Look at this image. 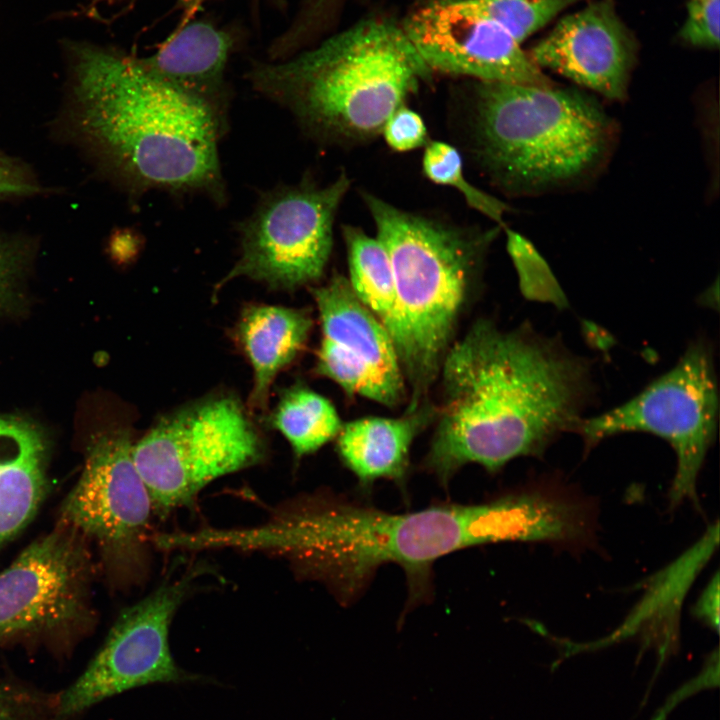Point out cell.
<instances>
[{
	"instance_id": "6da1fadb",
	"label": "cell",
	"mask_w": 720,
	"mask_h": 720,
	"mask_svg": "<svg viewBox=\"0 0 720 720\" xmlns=\"http://www.w3.org/2000/svg\"><path fill=\"white\" fill-rule=\"evenodd\" d=\"M442 400L425 468L446 486L463 466L497 472L576 432L595 397L590 360L529 323L477 321L440 367Z\"/></svg>"
},
{
	"instance_id": "7a4b0ae2",
	"label": "cell",
	"mask_w": 720,
	"mask_h": 720,
	"mask_svg": "<svg viewBox=\"0 0 720 720\" xmlns=\"http://www.w3.org/2000/svg\"><path fill=\"white\" fill-rule=\"evenodd\" d=\"M558 527L555 502L534 489L405 513L329 501L253 527L249 542L256 551L302 560L344 601L357 596L380 566L396 564L407 576L410 598L418 599L438 559L490 543L550 541Z\"/></svg>"
},
{
	"instance_id": "3957f363",
	"label": "cell",
	"mask_w": 720,
	"mask_h": 720,
	"mask_svg": "<svg viewBox=\"0 0 720 720\" xmlns=\"http://www.w3.org/2000/svg\"><path fill=\"white\" fill-rule=\"evenodd\" d=\"M81 131L136 194L160 190L226 200L219 142L227 121L148 72L139 57L69 47Z\"/></svg>"
},
{
	"instance_id": "277c9868",
	"label": "cell",
	"mask_w": 720,
	"mask_h": 720,
	"mask_svg": "<svg viewBox=\"0 0 720 720\" xmlns=\"http://www.w3.org/2000/svg\"><path fill=\"white\" fill-rule=\"evenodd\" d=\"M431 71L401 27L366 20L297 56L253 64L248 80L311 136L355 143L381 134Z\"/></svg>"
},
{
	"instance_id": "5b68a950",
	"label": "cell",
	"mask_w": 720,
	"mask_h": 720,
	"mask_svg": "<svg viewBox=\"0 0 720 720\" xmlns=\"http://www.w3.org/2000/svg\"><path fill=\"white\" fill-rule=\"evenodd\" d=\"M470 126L480 166L511 195L584 183L607 163L618 132L597 100L582 91L482 81Z\"/></svg>"
},
{
	"instance_id": "8992f818",
	"label": "cell",
	"mask_w": 720,
	"mask_h": 720,
	"mask_svg": "<svg viewBox=\"0 0 720 720\" xmlns=\"http://www.w3.org/2000/svg\"><path fill=\"white\" fill-rule=\"evenodd\" d=\"M377 239L393 273L396 312L391 334L411 390L408 408L426 400L459 317L501 228L465 229L408 212L364 193Z\"/></svg>"
},
{
	"instance_id": "52a82bcc",
	"label": "cell",
	"mask_w": 720,
	"mask_h": 720,
	"mask_svg": "<svg viewBox=\"0 0 720 720\" xmlns=\"http://www.w3.org/2000/svg\"><path fill=\"white\" fill-rule=\"evenodd\" d=\"M712 344L691 342L677 363L638 394L597 416L578 433L590 449L621 433L644 432L667 441L676 455L670 504L696 500L697 479L717 429L719 397Z\"/></svg>"
},
{
	"instance_id": "ba28073f",
	"label": "cell",
	"mask_w": 720,
	"mask_h": 720,
	"mask_svg": "<svg viewBox=\"0 0 720 720\" xmlns=\"http://www.w3.org/2000/svg\"><path fill=\"white\" fill-rule=\"evenodd\" d=\"M132 455L154 512L168 514L212 481L255 464L262 444L239 402L221 396L162 418Z\"/></svg>"
},
{
	"instance_id": "9c48e42d",
	"label": "cell",
	"mask_w": 720,
	"mask_h": 720,
	"mask_svg": "<svg viewBox=\"0 0 720 720\" xmlns=\"http://www.w3.org/2000/svg\"><path fill=\"white\" fill-rule=\"evenodd\" d=\"M87 541L58 523L0 572V644L65 643L91 619Z\"/></svg>"
},
{
	"instance_id": "30bf717a",
	"label": "cell",
	"mask_w": 720,
	"mask_h": 720,
	"mask_svg": "<svg viewBox=\"0 0 720 720\" xmlns=\"http://www.w3.org/2000/svg\"><path fill=\"white\" fill-rule=\"evenodd\" d=\"M349 186L343 172L323 187L302 181L263 193L238 225L240 257L222 283L248 277L290 289L319 279L331 254L336 212Z\"/></svg>"
},
{
	"instance_id": "8fae6325",
	"label": "cell",
	"mask_w": 720,
	"mask_h": 720,
	"mask_svg": "<svg viewBox=\"0 0 720 720\" xmlns=\"http://www.w3.org/2000/svg\"><path fill=\"white\" fill-rule=\"evenodd\" d=\"M192 576L167 580L119 615L87 667L58 697L52 720H67L141 686L201 681L177 665L169 645L170 626Z\"/></svg>"
},
{
	"instance_id": "7c38bea8",
	"label": "cell",
	"mask_w": 720,
	"mask_h": 720,
	"mask_svg": "<svg viewBox=\"0 0 720 720\" xmlns=\"http://www.w3.org/2000/svg\"><path fill=\"white\" fill-rule=\"evenodd\" d=\"M126 432L91 442L82 473L64 499L59 524L95 543L110 564L138 562L154 512Z\"/></svg>"
},
{
	"instance_id": "4fadbf2b",
	"label": "cell",
	"mask_w": 720,
	"mask_h": 720,
	"mask_svg": "<svg viewBox=\"0 0 720 720\" xmlns=\"http://www.w3.org/2000/svg\"><path fill=\"white\" fill-rule=\"evenodd\" d=\"M323 338L316 369L342 389L393 407L405 397V377L394 342L357 298L347 278L334 275L313 290Z\"/></svg>"
},
{
	"instance_id": "5bb4252c",
	"label": "cell",
	"mask_w": 720,
	"mask_h": 720,
	"mask_svg": "<svg viewBox=\"0 0 720 720\" xmlns=\"http://www.w3.org/2000/svg\"><path fill=\"white\" fill-rule=\"evenodd\" d=\"M402 29L431 70L482 82L554 86L507 31L457 0L416 10Z\"/></svg>"
},
{
	"instance_id": "9a60e30c",
	"label": "cell",
	"mask_w": 720,
	"mask_h": 720,
	"mask_svg": "<svg viewBox=\"0 0 720 720\" xmlns=\"http://www.w3.org/2000/svg\"><path fill=\"white\" fill-rule=\"evenodd\" d=\"M533 62L604 98L628 96L635 42L613 0H599L563 17L529 52Z\"/></svg>"
},
{
	"instance_id": "2e32d148",
	"label": "cell",
	"mask_w": 720,
	"mask_h": 720,
	"mask_svg": "<svg viewBox=\"0 0 720 720\" xmlns=\"http://www.w3.org/2000/svg\"><path fill=\"white\" fill-rule=\"evenodd\" d=\"M235 47L230 31L206 20L180 26L153 54L139 58L153 76L204 103L227 121L230 101L225 80Z\"/></svg>"
},
{
	"instance_id": "e0dca14e",
	"label": "cell",
	"mask_w": 720,
	"mask_h": 720,
	"mask_svg": "<svg viewBox=\"0 0 720 720\" xmlns=\"http://www.w3.org/2000/svg\"><path fill=\"white\" fill-rule=\"evenodd\" d=\"M437 407L423 401L396 418L368 417L344 424L337 435L343 464L367 488L379 479L404 483L411 445L436 420Z\"/></svg>"
},
{
	"instance_id": "ac0fdd59",
	"label": "cell",
	"mask_w": 720,
	"mask_h": 720,
	"mask_svg": "<svg viewBox=\"0 0 720 720\" xmlns=\"http://www.w3.org/2000/svg\"><path fill=\"white\" fill-rule=\"evenodd\" d=\"M47 456L36 427L0 417V550L32 522L48 495Z\"/></svg>"
},
{
	"instance_id": "d6986e66",
	"label": "cell",
	"mask_w": 720,
	"mask_h": 720,
	"mask_svg": "<svg viewBox=\"0 0 720 720\" xmlns=\"http://www.w3.org/2000/svg\"><path fill=\"white\" fill-rule=\"evenodd\" d=\"M311 326L306 312L281 306H254L243 314L238 336L254 371V407L265 406L272 381L302 350Z\"/></svg>"
},
{
	"instance_id": "ffe728a7",
	"label": "cell",
	"mask_w": 720,
	"mask_h": 720,
	"mask_svg": "<svg viewBox=\"0 0 720 720\" xmlns=\"http://www.w3.org/2000/svg\"><path fill=\"white\" fill-rule=\"evenodd\" d=\"M349 284L357 298L379 319L390 336L394 329L396 293L388 255L375 237L344 226Z\"/></svg>"
},
{
	"instance_id": "44dd1931",
	"label": "cell",
	"mask_w": 720,
	"mask_h": 720,
	"mask_svg": "<svg viewBox=\"0 0 720 720\" xmlns=\"http://www.w3.org/2000/svg\"><path fill=\"white\" fill-rule=\"evenodd\" d=\"M274 425L297 456L311 454L339 434L343 424L333 404L304 388L288 391L274 414Z\"/></svg>"
},
{
	"instance_id": "7402d4cb",
	"label": "cell",
	"mask_w": 720,
	"mask_h": 720,
	"mask_svg": "<svg viewBox=\"0 0 720 720\" xmlns=\"http://www.w3.org/2000/svg\"><path fill=\"white\" fill-rule=\"evenodd\" d=\"M422 168L430 181L456 189L471 208L504 227L503 217L510 207L467 180L462 158L455 147L442 141H429L425 145Z\"/></svg>"
},
{
	"instance_id": "603a6c76",
	"label": "cell",
	"mask_w": 720,
	"mask_h": 720,
	"mask_svg": "<svg viewBox=\"0 0 720 720\" xmlns=\"http://www.w3.org/2000/svg\"><path fill=\"white\" fill-rule=\"evenodd\" d=\"M507 31L520 44L579 0H457Z\"/></svg>"
},
{
	"instance_id": "cb8c5ba5",
	"label": "cell",
	"mask_w": 720,
	"mask_h": 720,
	"mask_svg": "<svg viewBox=\"0 0 720 720\" xmlns=\"http://www.w3.org/2000/svg\"><path fill=\"white\" fill-rule=\"evenodd\" d=\"M505 232L507 251L516 269L522 295L528 300L566 309L569 306L566 294L542 255L521 234L508 228Z\"/></svg>"
},
{
	"instance_id": "d4e9b609",
	"label": "cell",
	"mask_w": 720,
	"mask_h": 720,
	"mask_svg": "<svg viewBox=\"0 0 720 720\" xmlns=\"http://www.w3.org/2000/svg\"><path fill=\"white\" fill-rule=\"evenodd\" d=\"M719 11L720 0H689L681 37L697 47L717 48Z\"/></svg>"
},
{
	"instance_id": "484cf974",
	"label": "cell",
	"mask_w": 720,
	"mask_h": 720,
	"mask_svg": "<svg viewBox=\"0 0 720 720\" xmlns=\"http://www.w3.org/2000/svg\"><path fill=\"white\" fill-rule=\"evenodd\" d=\"M381 134L390 148L398 152L411 151L429 142L422 117L405 104L389 116Z\"/></svg>"
},
{
	"instance_id": "4316f807",
	"label": "cell",
	"mask_w": 720,
	"mask_h": 720,
	"mask_svg": "<svg viewBox=\"0 0 720 720\" xmlns=\"http://www.w3.org/2000/svg\"><path fill=\"white\" fill-rule=\"evenodd\" d=\"M38 705L31 695L0 684V720H39Z\"/></svg>"
},
{
	"instance_id": "83f0119b",
	"label": "cell",
	"mask_w": 720,
	"mask_h": 720,
	"mask_svg": "<svg viewBox=\"0 0 720 720\" xmlns=\"http://www.w3.org/2000/svg\"><path fill=\"white\" fill-rule=\"evenodd\" d=\"M37 191L39 188L36 183L20 166L0 155V199L31 195Z\"/></svg>"
},
{
	"instance_id": "f1b7e54d",
	"label": "cell",
	"mask_w": 720,
	"mask_h": 720,
	"mask_svg": "<svg viewBox=\"0 0 720 720\" xmlns=\"http://www.w3.org/2000/svg\"><path fill=\"white\" fill-rule=\"evenodd\" d=\"M329 4L330 0H306L291 24L292 29L300 35L311 36L328 12Z\"/></svg>"
},
{
	"instance_id": "f546056e",
	"label": "cell",
	"mask_w": 720,
	"mask_h": 720,
	"mask_svg": "<svg viewBox=\"0 0 720 720\" xmlns=\"http://www.w3.org/2000/svg\"><path fill=\"white\" fill-rule=\"evenodd\" d=\"M22 256V248L0 236V296L18 272Z\"/></svg>"
},
{
	"instance_id": "4dcf8cb0",
	"label": "cell",
	"mask_w": 720,
	"mask_h": 720,
	"mask_svg": "<svg viewBox=\"0 0 720 720\" xmlns=\"http://www.w3.org/2000/svg\"><path fill=\"white\" fill-rule=\"evenodd\" d=\"M695 615L718 630L719 624V576L709 582L695 606Z\"/></svg>"
},
{
	"instance_id": "1f68e13d",
	"label": "cell",
	"mask_w": 720,
	"mask_h": 720,
	"mask_svg": "<svg viewBox=\"0 0 720 720\" xmlns=\"http://www.w3.org/2000/svg\"><path fill=\"white\" fill-rule=\"evenodd\" d=\"M183 7L187 12L192 13L198 8L205 0H180Z\"/></svg>"
}]
</instances>
